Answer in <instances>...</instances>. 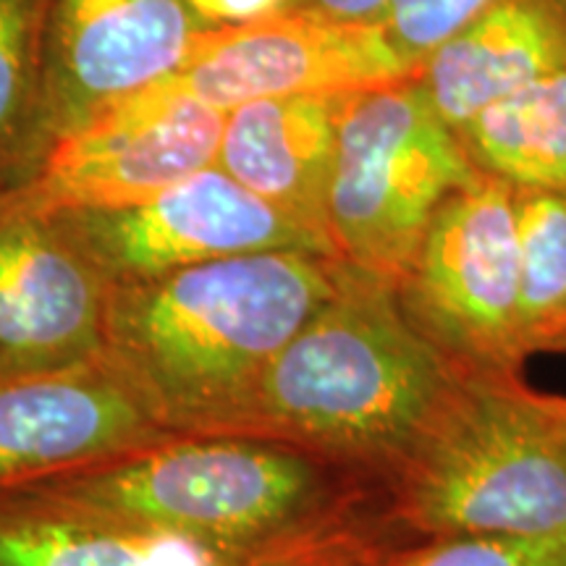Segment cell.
Wrapping results in <instances>:
<instances>
[{
	"mask_svg": "<svg viewBox=\"0 0 566 566\" xmlns=\"http://www.w3.org/2000/svg\"><path fill=\"white\" fill-rule=\"evenodd\" d=\"M342 260L237 254L111 286L97 365L176 436H221L273 357L328 302Z\"/></svg>",
	"mask_w": 566,
	"mask_h": 566,
	"instance_id": "obj_1",
	"label": "cell"
},
{
	"mask_svg": "<svg viewBox=\"0 0 566 566\" xmlns=\"http://www.w3.org/2000/svg\"><path fill=\"white\" fill-rule=\"evenodd\" d=\"M462 370L415 328L394 283L342 260L334 294L275 354L221 436L300 446L386 493Z\"/></svg>",
	"mask_w": 566,
	"mask_h": 566,
	"instance_id": "obj_2",
	"label": "cell"
},
{
	"mask_svg": "<svg viewBox=\"0 0 566 566\" xmlns=\"http://www.w3.org/2000/svg\"><path fill=\"white\" fill-rule=\"evenodd\" d=\"M34 483L71 504L221 546H279L386 516L370 480L254 436H168Z\"/></svg>",
	"mask_w": 566,
	"mask_h": 566,
	"instance_id": "obj_3",
	"label": "cell"
},
{
	"mask_svg": "<svg viewBox=\"0 0 566 566\" xmlns=\"http://www.w3.org/2000/svg\"><path fill=\"white\" fill-rule=\"evenodd\" d=\"M522 370H462L386 485V516L412 543L566 535V396Z\"/></svg>",
	"mask_w": 566,
	"mask_h": 566,
	"instance_id": "obj_4",
	"label": "cell"
},
{
	"mask_svg": "<svg viewBox=\"0 0 566 566\" xmlns=\"http://www.w3.org/2000/svg\"><path fill=\"white\" fill-rule=\"evenodd\" d=\"M478 174L417 76L349 95L328 195L338 260L396 286L438 208Z\"/></svg>",
	"mask_w": 566,
	"mask_h": 566,
	"instance_id": "obj_5",
	"label": "cell"
},
{
	"mask_svg": "<svg viewBox=\"0 0 566 566\" xmlns=\"http://www.w3.org/2000/svg\"><path fill=\"white\" fill-rule=\"evenodd\" d=\"M415 328L467 370H522L514 187L478 174L438 208L396 283Z\"/></svg>",
	"mask_w": 566,
	"mask_h": 566,
	"instance_id": "obj_6",
	"label": "cell"
},
{
	"mask_svg": "<svg viewBox=\"0 0 566 566\" xmlns=\"http://www.w3.org/2000/svg\"><path fill=\"white\" fill-rule=\"evenodd\" d=\"M223 124V111L163 80L59 134L3 192L40 212L124 208L212 166Z\"/></svg>",
	"mask_w": 566,
	"mask_h": 566,
	"instance_id": "obj_7",
	"label": "cell"
},
{
	"mask_svg": "<svg viewBox=\"0 0 566 566\" xmlns=\"http://www.w3.org/2000/svg\"><path fill=\"white\" fill-rule=\"evenodd\" d=\"M407 546L386 516L279 546H221L71 504L34 480L0 488V566H367Z\"/></svg>",
	"mask_w": 566,
	"mask_h": 566,
	"instance_id": "obj_8",
	"label": "cell"
},
{
	"mask_svg": "<svg viewBox=\"0 0 566 566\" xmlns=\"http://www.w3.org/2000/svg\"><path fill=\"white\" fill-rule=\"evenodd\" d=\"M48 216L111 286L252 252L300 250L334 258L313 233L216 163L142 202Z\"/></svg>",
	"mask_w": 566,
	"mask_h": 566,
	"instance_id": "obj_9",
	"label": "cell"
},
{
	"mask_svg": "<svg viewBox=\"0 0 566 566\" xmlns=\"http://www.w3.org/2000/svg\"><path fill=\"white\" fill-rule=\"evenodd\" d=\"M420 76L380 21H344L289 9L231 27H208L168 82L229 113L289 95H357Z\"/></svg>",
	"mask_w": 566,
	"mask_h": 566,
	"instance_id": "obj_10",
	"label": "cell"
},
{
	"mask_svg": "<svg viewBox=\"0 0 566 566\" xmlns=\"http://www.w3.org/2000/svg\"><path fill=\"white\" fill-rule=\"evenodd\" d=\"M108 292L53 216L0 192V378L95 365Z\"/></svg>",
	"mask_w": 566,
	"mask_h": 566,
	"instance_id": "obj_11",
	"label": "cell"
},
{
	"mask_svg": "<svg viewBox=\"0 0 566 566\" xmlns=\"http://www.w3.org/2000/svg\"><path fill=\"white\" fill-rule=\"evenodd\" d=\"M208 27L187 0H53L42 76L48 145L103 105L174 76Z\"/></svg>",
	"mask_w": 566,
	"mask_h": 566,
	"instance_id": "obj_12",
	"label": "cell"
},
{
	"mask_svg": "<svg viewBox=\"0 0 566 566\" xmlns=\"http://www.w3.org/2000/svg\"><path fill=\"white\" fill-rule=\"evenodd\" d=\"M163 430L103 365L0 378V488L126 454Z\"/></svg>",
	"mask_w": 566,
	"mask_h": 566,
	"instance_id": "obj_13",
	"label": "cell"
},
{
	"mask_svg": "<svg viewBox=\"0 0 566 566\" xmlns=\"http://www.w3.org/2000/svg\"><path fill=\"white\" fill-rule=\"evenodd\" d=\"M349 95L265 97L231 108L216 166L310 231L334 258L328 195Z\"/></svg>",
	"mask_w": 566,
	"mask_h": 566,
	"instance_id": "obj_14",
	"label": "cell"
},
{
	"mask_svg": "<svg viewBox=\"0 0 566 566\" xmlns=\"http://www.w3.org/2000/svg\"><path fill=\"white\" fill-rule=\"evenodd\" d=\"M562 69L564 0H499L436 48L417 80L459 134L488 105Z\"/></svg>",
	"mask_w": 566,
	"mask_h": 566,
	"instance_id": "obj_15",
	"label": "cell"
},
{
	"mask_svg": "<svg viewBox=\"0 0 566 566\" xmlns=\"http://www.w3.org/2000/svg\"><path fill=\"white\" fill-rule=\"evenodd\" d=\"M459 137L480 174L566 195V69L488 105Z\"/></svg>",
	"mask_w": 566,
	"mask_h": 566,
	"instance_id": "obj_16",
	"label": "cell"
},
{
	"mask_svg": "<svg viewBox=\"0 0 566 566\" xmlns=\"http://www.w3.org/2000/svg\"><path fill=\"white\" fill-rule=\"evenodd\" d=\"M53 0H0V192L19 187L48 150L42 76Z\"/></svg>",
	"mask_w": 566,
	"mask_h": 566,
	"instance_id": "obj_17",
	"label": "cell"
},
{
	"mask_svg": "<svg viewBox=\"0 0 566 566\" xmlns=\"http://www.w3.org/2000/svg\"><path fill=\"white\" fill-rule=\"evenodd\" d=\"M514 202L522 354L566 352V195L514 189Z\"/></svg>",
	"mask_w": 566,
	"mask_h": 566,
	"instance_id": "obj_18",
	"label": "cell"
},
{
	"mask_svg": "<svg viewBox=\"0 0 566 566\" xmlns=\"http://www.w3.org/2000/svg\"><path fill=\"white\" fill-rule=\"evenodd\" d=\"M405 566H566V535L415 543L407 551Z\"/></svg>",
	"mask_w": 566,
	"mask_h": 566,
	"instance_id": "obj_19",
	"label": "cell"
},
{
	"mask_svg": "<svg viewBox=\"0 0 566 566\" xmlns=\"http://www.w3.org/2000/svg\"><path fill=\"white\" fill-rule=\"evenodd\" d=\"M499 0H391L384 27L399 51L422 69L424 59Z\"/></svg>",
	"mask_w": 566,
	"mask_h": 566,
	"instance_id": "obj_20",
	"label": "cell"
},
{
	"mask_svg": "<svg viewBox=\"0 0 566 566\" xmlns=\"http://www.w3.org/2000/svg\"><path fill=\"white\" fill-rule=\"evenodd\" d=\"M187 3L210 27L247 24L294 9V0H187Z\"/></svg>",
	"mask_w": 566,
	"mask_h": 566,
	"instance_id": "obj_21",
	"label": "cell"
},
{
	"mask_svg": "<svg viewBox=\"0 0 566 566\" xmlns=\"http://www.w3.org/2000/svg\"><path fill=\"white\" fill-rule=\"evenodd\" d=\"M391 0H294V9L315 11L331 19L344 21H380Z\"/></svg>",
	"mask_w": 566,
	"mask_h": 566,
	"instance_id": "obj_22",
	"label": "cell"
},
{
	"mask_svg": "<svg viewBox=\"0 0 566 566\" xmlns=\"http://www.w3.org/2000/svg\"><path fill=\"white\" fill-rule=\"evenodd\" d=\"M412 548V546H407V548H401V551H396L394 556H388V558H380V562H375V564H367V566H405V556H407V551Z\"/></svg>",
	"mask_w": 566,
	"mask_h": 566,
	"instance_id": "obj_23",
	"label": "cell"
},
{
	"mask_svg": "<svg viewBox=\"0 0 566 566\" xmlns=\"http://www.w3.org/2000/svg\"><path fill=\"white\" fill-rule=\"evenodd\" d=\"M564 17H566V0H564Z\"/></svg>",
	"mask_w": 566,
	"mask_h": 566,
	"instance_id": "obj_24",
	"label": "cell"
}]
</instances>
